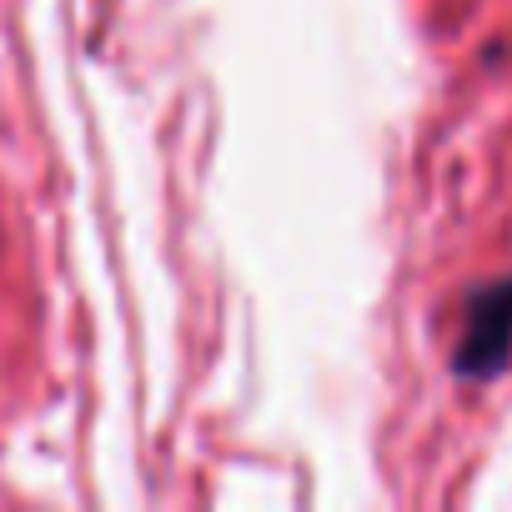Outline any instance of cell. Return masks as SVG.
I'll list each match as a JSON object with an SVG mask.
<instances>
[{
  "label": "cell",
  "instance_id": "1",
  "mask_svg": "<svg viewBox=\"0 0 512 512\" xmlns=\"http://www.w3.org/2000/svg\"><path fill=\"white\" fill-rule=\"evenodd\" d=\"M512 352V282H492L467 302V332L457 342L462 377H497Z\"/></svg>",
  "mask_w": 512,
  "mask_h": 512
}]
</instances>
